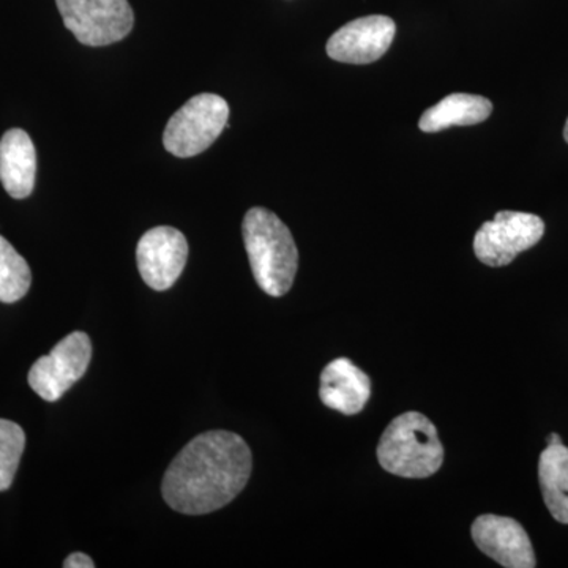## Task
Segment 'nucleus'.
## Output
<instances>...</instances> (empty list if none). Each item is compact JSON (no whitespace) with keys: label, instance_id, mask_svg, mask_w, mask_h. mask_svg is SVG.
<instances>
[{"label":"nucleus","instance_id":"f257e3e1","mask_svg":"<svg viewBox=\"0 0 568 568\" xmlns=\"http://www.w3.org/2000/svg\"><path fill=\"white\" fill-rule=\"evenodd\" d=\"M252 469V450L241 436L203 433L190 440L168 467L163 497L179 514H212L244 491Z\"/></svg>","mask_w":568,"mask_h":568},{"label":"nucleus","instance_id":"f03ea898","mask_svg":"<svg viewBox=\"0 0 568 568\" xmlns=\"http://www.w3.org/2000/svg\"><path fill=\"white\" fill-rule=\"evenodd\" d=\"M242 234L254 280L272 297H282L293 287L298 252L293 234L274 212L253 207L246 212Z\"/></svg>","mask_w":568,"mask_h":568},{"label":"nucleus","instance_id":"7ed1b4c3","mask_svg":"<svg viewBox=\"0 0 568 568\" xmlns=\"http://www.w3.org/2000/svg\"><path fill=\"white\" fill-rule=\"evenodd\" d=\"M377 459L394 476L426 478L443 466L444 447L433 422L413 410L387 426L377 446Z\"/></svg>","mask_w":568,"mask_h":568},{"label":"nucleus","instance_id":"20e7f679","mask_svg":"<svg viewBox=\"0 0 568 568\" xmlns=\"http://www.w3.org/2000/svg\"><path fill=\"white\" fill-rule=\"evenodd\" d=\"M230 118V104L215 93L193 97L175 112L163 134L164 149L179 159L200 155L219 140Z\"/></svg>","mask_w":568,"mask_h":568},{"label":"nucleus","instance_id":"39448f33","mask_svg":"<svg viewBox=\"0 0 568 568\" xmlns=\"http://www.w3.org/2000/svg\"><path fill=\"white\" fill-rule=\"evenodd\" d=\"M63 24L85 47H108L132 32L129 0H55Z\"/></svg>","mask_w":568,"mask_h":568},{"label":"nucleus","instance_id":"423d86ee","mask_svg":"<svg viewBox=\"0 0 568 568\" xmlns=\"http://www.w3.org/2000/svg\"><path fill=\"white\" fill-rule=\"evenodd\" d=\"M545 234V223L534 213L504 211L481 224L474 239L477 260L489 267H504L519 253L532 248Z\"/></svg>","mask_w":568,"mask_h":568},{"label":"nucleus","instance_id":"0eeeda50","mask_svg":"<svg viewBox=\"0 0 568 568\" xmlns=\"http://www.w3.org/2000/svg\"><path fill=\"white\" fill-rule=\"evenodd\" d=\"M91 358V338L84 332H73L32 365L29 386L44 402H58L85 375Z\"/></svg>","mask_w":568,"mask_h":568},{"label":"nucleus","instance_id":"6e6552de","mask_svg":"<svg viewBox=\"0 0 568 568\" xmlns=\"http://www.w3.org/2000/svg\"><path fill=\"white\" fill-rule=\"evenodd\" d=\"M186 260L189 242L175 227H153L138 242V268L153 291L170 290L185 268Z\"/></svg>","mask_w":568,"mask_h":568},{"label":"nucleus","instance_id":"1a4fd4ad","mask_svg":"<svg viewBox=\"0 0 568 568\" xmlns=\"http://www.w3.org/2000/svg\"><path fill=\"white\" fill-rule=\"evenodd\" d=\"M394 20L384 14L358 18L339 28L327 41L328 58L336 62L366 65L379 61L395 39Z\"/></svg>","mask_w":568,"mask_h":568},{"label":"nucleus","instance_id":"9d476101","mask_svg":"<svg viewBox=\"0 0 568 568\" xmlns=\"http://www.w3.org/2000/svg\"><path fill=\"white\" fill-rule=\"evenodd\" d=\"M474 541L488 558L507 568H534L537 566L532 544L517 519L481 515L474 521Z\"/></svg>","mask_w":568,"mask_h":568},{"label":"nucleus","instance_id":"9b49d317","mask_svg":"<svg viewBox=\"0 0 568 568\" xmlns=\"http://www.w3.org/2000/svg\"><path fill=\"white\" fill-rule=\"evenodd\" d=\"M369 395L372 381L349 358H335L321 373V402L345 416L362 413Z\"/></svg>","mask_w":568,"mask_h":568},{"label":"nucleus","instance_id":"f8f14e48","mask_svg":"<svg viewBox=\"0 0 568 568\" xmlns=\"http://www.w3.org/2000/svg\"><path fill=\"white\" fill-rule=\"evenodd\" d=\"M37 152L31 136L11 129L0 140V182L14 200L31 196L36 186Z\"/></svg>","mask_w":568,"mask_h":568},{"label":"nucleus","instance_id":"ddd939ff","mask_svg":"<svg viewBox=\"0 0 568 568\" xmlns=\"http://www.w3.org/2000/svg\"><path fill=\"white\" fill-rule=\"evenodd\" d=\"M491 112L493 103L485 97L452 93L425 111L418 126L422 132L437 133L450 126L477 125L487 121Z\"/></svg>","mask_w":568,"mask_h":568},{"label":"nucleus","instance_id":"4468645a","mask_svg":"<svg viewBox=\"0 0 568 568\" xmlns=\"http://www.w3.org/2000/svg\"><path fill=\"white\" fill-rule=\"evenodd\" d=\"M538 480L549 514L556 521L568 525V447L556 444L541 452Z\"/></svg>","mask_w":568,"mask_h":568},{"label":"nucleus","instance_id":"2eb2a0df","mask_svg":"<svg viewBox=\"0 0 568 568\" xmlns=\"http://www.w3.org/2000/svg\"><path fill=\"white\" fill-rule=\"evenodd\" d=\"M31 267L7 239L0 235V302L14 304L31 287Z\"/></svg>","mask_w":568,"mask_h":568},{"label":"nucleus","instance_id":"dca6fc26","mask_svg":"<svg viewBox=\"0 0 568 568\" xmlns=\"http://www.w3.org/2000/svg\"><path fill=\"white\" fill-rule=\"evenodd\" d=\"M24 447V429L14 422L0 418V491L13 484Z\"/></svg>","mask_w":568,"mask_h":568},{"label":"nucleus","instance_id":"f3484780","mask_svg":"<svg viewBox=\"0 0 568 568\" xmlns=\"http://www.w3.org/2000/svg\"><path fill=\"white\" fill-rule=\"evenodd\" d=\"M63 567L93 568L95 567V564H93V560L89 558L88 555H84V552H73V555H70L69 558L65 559V562H63Z\"/></svg>","mask_w":568,"mask_h":568},{"label":"nucleus","instance_id":"a211bd4d","mask_svg":"<svg viewBox=\"0 0 568 568\" xmlns=\"http://www.w3.org/2000/svg\"><path fill=\"white\" fill-rule=\"evenodd\" d=\"M556 444H562V439H560L558 433H552L548 437V446H556Z\"/></svg>","mask_w":568,"mask_h":568},{"label":"nucleus","instance_id":"6ab92c4d","mask_svg":"<svg viewBox=\"0 0 568 568\" xmlns=\"http://www.w3.org/2000/svg\"><path fill=\"white\" fill-rule=\"evenodd\" d=\"M564 140H566L568 142V119H567V123H566V129H564Z\"/></svg>","mask_w":568,"mask_h":568}]
</instances>
